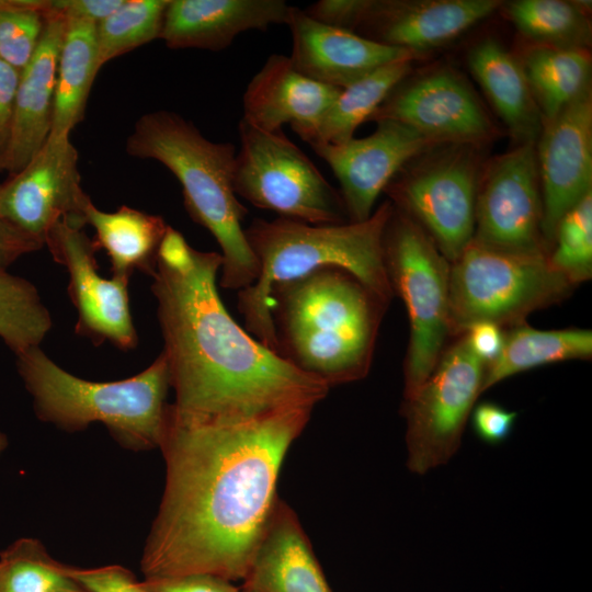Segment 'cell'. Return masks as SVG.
Masks as SVG:
<instances>
[{
  "mask_svg": "<svg viewBox=\"0 0 592 592\" xmlns=\"http://www.w3.org/2000/svg\"><path fill=\"white\" fill-rule=\"evenodd\" d=\"M413 59L395 61L341 89L315 129L304 139L314 144H342L369 119L392 90L411 72Z\"/></svg>",
  "mask_w": 592,
  "mask_h": 592,
  "instance_id": "29",
  "label": "cell"
},
{
  "mask_svg": "<svg viewBox=\"0 0 592 592\" xmlns=\"http://www.w3.org/2000/svg\"><path fill=\"white\" fill-rule=\"evenodd\" d=\"M7 446V437L3 433L0 432V454Z\"/></svg>",
  "mask_w": 592,
  "mask_h": 592,
  "instance_id": "44",
  "label": "cell"
},
{
  "mask_svg": "<svg viewBox=\"0 0 592 592\" xmlns=\"http://www.w3.org/2000/svg\"><path fill=\"white\" fill-rule=\"evenodd\" d=\"M45 246L68 272V294L78 312L76 332L96 345L109 341L121 350L135 349L138 335L129 308V278L101 276L93 241L83 227L65 218L49 229Z\"/></svg>",
  "mask_w": 592,
  "mask_h": 592,
  "instance_id": "14",
  "label": "cell"
},
{
  "mask_svg": "<svg viewBox=\"0 0 592 592\" xmlns=\"http://www.w3.org/2000/svg\"><path fill=\"white\" fill-rule=\"evenodd\" d=\"M473 428L476 435L488 444H499L509 437L517 413L485 401L473 409Z\"/></svg>",
  "mask_w": 592,
  "mask_h": 592,
  "instance_id": "38",
  "label": "cell"
},
{
  "mask_svg": "<svg viewBox=\"0 0 592 592\" xmlns=\"http://www.w3.org/2000/svg\"><path fill=\"white\" fill-rule=\"evenodd\" d=\"M406 164L385 192L392 205L418 223L453 263L475 235L480 164L470 145H442Z\"/></svg>",
  "mask_w": 592,
  "mask_h": 592,
  "instance_id": "10",
  "label": "cell"
},
{
  "mask_svg": "<svg viewBox=\"0 0 592 592\" xmlns=\"http://www.w3.org/2000/svg\"><path fill=\"white\" fill-rule=\"evenodd\" d=\"M43 247V243L0 218V269L5 270L20 257Z\"/></svg>",
  "mask_w": 592,
  "mask_h": 592,
  "instance_id": "43",
  "label": "cell"
},
{
  "mask_svg": "<svg viewBox=\"0 0 592 592\" xmlns=\"http://www.w3.org/2000/svg\"><path fill=\"white\" fill-rule=\"evenodd\" d=\"M283 0H169L160 39L171 49L221 50L239 34L287 24Z\"/></svg>",
  "mask_w": 592,
  "mask_h": 592,
  "instance_id": "22",
  "label": "cell"
},
{
  "mask_svg": "<svg viewBox=\"0 0 592 592\" xmlns=\"http://www.w3.org/2000/svg\"><path fill=\"white\" fill-rule=\"evenodd\" d=\"M591 2L565 0H515L506 13L516 30L537 46L588 49Z\"/></svg>",
  "mask_w": 592,
  "mask_h": 592,
  "instance_id": "30",
  "label": "cell"
},
{
  "mask_svg": "<svg viewBox=\"0 0 592 592\" xmlns=\"http://www.w3.org/2000/svg\"><path fill=\"white\" fill-rule=\"evenodd\" d=\"M392 208V203L385 201L368 219L340 225H311L284 217L253 219L244 235L260 272L252 285L238 292L237 300L248 332L276 353L272 289L323 266L350 272L390 303L394 293L385 269L383 238Z\"/></svg>",
  "mask_w": 592,
  "mask_h": 592,
  "instance_id": "4",
  "label": "cell"
},
{
  "mask_svg": "<svg viewBox=\"0 0 592 592\" xmlns=\"http://www.w3.org/2000/svg\"><path fill=\"white\" fill-rule=\"evenodd\" d=\"M141 583L149 592H240L231 581L210 574L145 579Z\"/></svg>",
  "mask_w": 592,
  "mask_h": 592,
  "instance_id": "39",
  "label": "cell"
},
{
  "mask_svg": "<svg viewBox=\"0 0 592 592\" xmlns=\"http://www.w3.org/2000/svg\"><path fill=\"white\" fill-rule=\"evenodd\" d=\"M389 303L350 272L323 266L276 285V353L330 388L367 376Z\"/></svg>",
  "mask_w": 592,
  "mask_h": 592,
  "instance_id": "3",
  "label": "cell"
},
{
  "mask_svg": "<svg viewBox=\"0 0 592 592\" xmlns=\"http://www.w3.org/2000/svg\"><path fill=\"white\" fill-rule=\"evenodd\" d=\"M500 4L498 0H369L355 33L419 56L458 37Z\"/></svg>",
  "mask_w": 592,
  "mask_h": 592,
  "instance_id": "18",
  "label": "cell"
},
{
  "mask_svg": "<svg viewBox=\"0 0 592 592\" xmlns=\"http://www.w3.org/2000/svg\"><path fill=\"white\" fill-rule=\"evenodd\" d=\"M486 366L463 333L444 349L419 389L403 399L407 465L412 473L423 475L455 455L467 419L482 394Z\"/></svg>",
  "mask_w": 592,
  "mask_h": 592,
  "instance_id": "11",
  "label": "cell"
},
{
  "mask_svg": "<svg viewBox=\"0 0 592 592\" xmlns=\"http://www.w3.org/2000/svg\"><path fill=\"white\" fill-rule=\"evenodd\" d=\"M242 587L253 592H332L296 513L280 499Z\"/></svg>",
  "mask_w": 592,
  "mask_h": 592,
  "instance_id": "23",
  "label": "cell"
},
{
  "mask_svg": "<svg viewBox=\"0 0 592 592\" xmlns=\"http://www.w3.org/2000/svg\"><path fill=\"white\" fill-rule=\"evenodd\" d=\"M124 0H55L50 8L66 19L84 20L99 24L117 10Z\"/></svg>",
  "mask_w": 592,
  "mask_h": 592,
  "instance_id": "41",
  "label": "cell"
},
{
  "mask_svg": "<svg viewBox=\"0 0 592 592\" xmlns=\"http://www.w3.org/2000/svg\"><path fill=\"white\" fill-rule=\"evenodd\" d=\"M89 198L69 135H49L21 170L0 184V218L45 246L49 229L64 218L84 227L82 208Z\"/></svg>",
  "mask_w": 592,
  "mask_h": 592,
  "instance_id": "13",
  "label": "cell"
},
{
  "mask_svg": "<svg viewBox=\"0 0 592 592\" xmlns=\"http://www.w3.org/2000/svg\"><path fill=\"white\" fill-rule=\"evenodd\" d=\"M542 234L550 251L563 215L592 192V99L584 94L543 124L536 140Z\"/></svg>",
  "mask_w": 592,
  "mask_h": 592,
  "instance_id": "17",
  "label": "cell"
},
{
  "mask_svg": "<svg viewBox=\"0 0 592 592\" xmlns=\"http://www.w3.org/2000/svg\"><path fill=\"white\" fill-rule=\"evenodd\" d=\"M363 138L342 144H314L311 149L331 168L341 186L349 223H362L373 214L375 202L397 173L437 145L408 125L377 121Z\"/></svg>",
  "mask_w": 592,
  "mask_h": 592,
  "instance_id": "16",
  "label": "cell"
},
{
  "mask_svg": "<svg viewBox=\"0 0 592 592\" xmlns=\"http://www.w3.org/2000/svg\"><path fill=\"white\" fill-rule=\"evenodd\" d=\"M464 333L471 351L486 365L499 356L504 341L503 328L490 322H478Z\"/></svg>",
  "mask_w": 592,
  "mask_h": 592,
  "instance_id": "42",
  "label": "cell"
},
{
  "mask_svg": "<svg viewBox=\"0 0 592 592\" xmlns=\"http://www.w3.org/2000/svg\"><path fill=\"white\" fill-rule=\"evenodd\" d=\"M126 152L159 161L178 179L190 217L220 247V286L240 291L252 285L260 266L242 227L248 209L234 190L236 147L212 141L191 121L159 110L137 119Z\"/></svg>",
  "mask_w": 592,
  "mask_h": 592,
  "instance_id": "5",
  "label": "cell"
},
{
  "mask_svg": "<svg viewBox=\"0 0 592 592\" xmlns=\"http://www.w3.org/2000/svg\"><path fill=\"white\" fill-rule=\"evenodd\" d=\"M240 592H253V591H251V590H249V589H246V588H243V587L241 585Z\"/></svg>",
  "mask_w": 592,
  "mask_h": 592,
  "instance_id": "45",
  "label": "cell"
},
{
  "mask_svg": "<svg viewBox=\"0 0 592 592\" xmlns=\"http://www.w3.org/2000/svg\"><path fill=\"white\" fill-rule=\"evenodd\" d=\"M591 355L589 329L539 330L526 323L509 328L499 356L486 366L482 392L524 371L555 362L589 360Z\"/></svg>",
  "mask_w": 592,
  "mask_h": 592,
  "instance_id": "27",
  "label": "cell"
},
{
  "mask_svg": "<svg viewBox=\"0 0 592 592\" xmlns=\"http://www.w3.org/2000/svg\"><path fill=\"white\" fill-rule=\"evenodd\" d=\"M0 566V592H87L62 571V566L33 553L26 543L7 551Z\"/></svg>",
  "mask_w": 592,
  "mask_h": 592,
  "instance_id": "35",
  "label": "cell"
},
{
  "mask_svg": "<svg viewBox=\"0 0 592 592\" xmlns=\"http://www.w3.org/2000/svg\"><path fill=\"white\" fill-rule=\"evenodd\" d=\"M169 0H124L96 25L99 70L110 60L160 38Z\"/></svg>",
  "mask_w": 592,
  "mask_h": 592,
  "instance_id": "32",
  "label": "cell"
},
{
  "mask_svg": "<svg viewBox=\"0 0 592 592\" xmlns=\"http://www.w3.org/2000/svg\"><path fill=\"white\" fill-rule=\"evenodd\" d=\"M62 571L87 592H149L141 582L121 567L76 569L62 567Z\"/></svg>",
  "mask_w": 592,
  "mask_h": 592,
  "instance_id": "36",
  "label": "cell"
},
{
  "mask_svg": "<svg viewBox=\"0 0 592 592\" xmlns=\"http://www.w3.org/2000/svg\"><path fill=\"white\" fill-rule=\"evenodd\" d=\"M536 143L517 144L480 173L474 240L492 249L548 254L543 239V200Z\"/></svg>",
  "mask_w": 592,
  "mask_h": 592,
  "instance_id": "12",
  "label": "cell"
},
{
  "mask_svg": "<svg viewBox=\"0 0 592 592\" xmlns=\"http://www.w3.org/2000/svg\"><path fill=\"white\" fill-rule=\"evenodd\" d=\"M543 124L591 92L588 49L533 45L519 59Z\"/></svg>",
  "mask_w": 592,
  "mask_h": 592,
  "instance_id": "26",
  "label": "cell"
},
{
  "mask_svg": "<svg viewBox=\"0 0 592 592\" xmlns=\"http://www.w3.org/2000/svg\"><path fill=\"white\" fill-rule=\"evenodd\" d=\"M52 328V317L36 287L0 269V338L15 353L38 346Z\"/></svg>",
  "mask_w": 592,
  "mask_h": 592,
  "instance_id": "31",
  "label": "cell"
},
{
  "mask_svg": "<svg viewBox=\"0 0 592 592\" xmlns=\"http://www.w3.org/2000/svg\"><path fill=\"white\" fill-rule=\"evenodd\" d=\"M383 253L392 293L405 303L410 325L406 399L431 375L451 337V263L428 232L395 206L384 231Z\"/></svg>",
  "mask_w": 592,
  "mask_h": 592,
  "instance_id": "8",
  "label": "cell"
},
{
  "mask_svg": "<svg viewBox=\"0 0 592 592\" xmlns=\"http://www.w3.org/2000/svg\"><path fill=\"white\" fill-rule=\"evenodd\" d=\"M66 20L50 8L37 49L20 72L8 148L0 161L1 171L19 172L47 140L53 122L59 54Z\"/></svg>",
  "mask_w": 592,
  "mask_h": 592,
  "instance_id": "20",
  "label": "cell"
},
{
  "mask_svg": "<svg viewBox=\"0 0 592 592\" xmlns=\"http://www.w3.org/2000/svg\"><path fill=\"white\" fill-rule=\"evenodd\" d=\"M574 287L551 266L548 254L497 250L473 239L451 263V337L478 322L501 328L525 323L528 315L565 300Z\"/></svg>",
  "mask_w": 592,
  "mask_h": 592,
  "instance_id": "7",
  "label": "cell"
},
{
  "mask_svg": "<svg viewBox=\"0 0 592 592\" xmlns=\"http://www.w3.org/2000/svg\"><path fill=\"white\" fill-rule=\"evenodd\" d=\"M16 367L37 415L64 429L101 422L136 447L160 446L170 386L161 354L145 371L116 382H91L58 366L38 346L15 353Z\"/></svg>",
  "mask_w": 592,
  "mask_h": 592,
  "instance_id": "6",
  "label": "cell"
},
{
  "mask_svg": "<svg viewBox=\"0 0 592 592\" xmlns=\"http://www.w3.org/2000/svg\"><path fill=\"white\" fill-rule=\"evenodd\" d=\"M48 1L0 0V60L22 71L39 44Z\"/></svg>",
  "mask_w": 592,
  "mask_h": 592,
  "instance_id": "34",
  "label": "cell"
},
{
  "mask_svg": "<svg viewBox=\"0 0 592 592\" xmlns=\"http://www.w3.org/2000/svg\"><path fill=\"white\" fill-rule=\"evenodd\" d=\"M467 60L512 138L517 144L536 143L543 119L519 59L490 37L477 43Z\"/></svg>",
  "mask_w": 592,
  "mask_h": 592,
  "instance_id": "24",
  "label": "cell"
},
{
  "mask_svg": "<svg viewBox=\"0 0 592 592\" xmlns=\"http://www.w3.org/2000/svg\"><path fill=\"white\" fill-rule=\"evenodd\" d=\"M20 72L0 60V161L8 148L11 136Z\"/></svg>",
  "mask_w": 592,
  "mask_h": 592,
  "instance_id": "40",
  "label": "cell"
},
{
  "mask_svg": "<svg viewBox=\"0 0 592 592\" xmlns=\"http://www.w3.org/2000/svg\"><path fill=\"white\" fill-rule=\"evenodd\" d=\"M286 25L292 33L289 58L295 68L315 81L340 89L379 67L418 56L355 32L322 24L293 5Z\"/></svg>",
  "mask_w": 592,
  "mask_h": 592,
  "instance_id": "19",
  "label": "cell"
},
{
  "mask_svg": "<svg viewBox=\"0 0 592 592\" xmlns=\"http://www.w3.org/2000/svg\"><path fill=\"white\" fill-rule=\"evenodd\" d=\"M82 220L84 226L94 228V248L105 250L113 276L129 278L135 270L151 276L169 226L161 216L126 205L107 213L89 198L82 208Z\"/></svg>",
  "mask_w": 592,
  "mask_h": 592,
  "instance_id": "25",
  "label": "cell"
},
{
  "mask_svg": "<svg viewBox=\"0 0 592 592\" xmlns=\"http://www.w3.org/2000/svg\"><path fill=\"white\" fill-rule=\"evenodd\" d=\"M0 581H1V566H0Z\"/></svg>",
  "mask_w": 592,
  "mask_h": 592,
  "instance_id": "46",
  "label": "cell"
},
{
  "mask_svg": "<svg viewBox=\"0 0 592 592\" xmlns=\"http://www.w3.org/2000/svg\"><path fill=\"white\" fill-rule=\"evenodd\" d=\"M0 171H1V169H0Z\"/></svg>",
  "mask_w": 592,
  "mask_h": 592,
  "instance_id": "47",
  "label": "cell"
},
{
  "mask_svg": "<svg viewBox=\"0 0 592 592\" xmlns=\"http://www.w3.org/2000/svg\"><path fill=\"white\" fill-rule=\"evenodd\" d=\"M548 261L573 286L592 276V192L557 225Z\"/></svg>",
  "mask_w": 592,
  "mask_h": 592,
  "instance_id": "33",
  "label": "cell"
},
{
  "mask_svg": "<svg viewBox=\"0 0 592 592\" xmlns=\"http://www.w3.org/2000/svg\"><path fill=\"white\" fill-rule=\"evenodd\" d=\"M59 54L50 134L70 135L84 116L93 80L99 72L95 23L66 19Z\"/></svg>",
  "mask_w": 592,
  "mask_h": 592,
  "instance_id": "28",
  "label": "cell"
},
{
  "mask_svg": "<svg viewBox=\"0 0 592 592\" xmlns=\"http://www.w3.org/2000/svg\"><path fill=\"white\" fill-rule=\"evenodd\" d=\"M405 80L371 121L403 123L437 145L477 146L493 136V125L481 103L456 71L443 67Z\"/></svg>",
  "mask_w": 592,
  "mask_h": 592,
  "instance_id": "15",
  "label": "cell"
},
{
  "mask_svg": "<svg viewBox=\"0 0 592 592\" xmlns=\"http://www.w3.org/2000/svg\"><path fill=\"white\" fill-rule=\"evenodd\" d=\"M368 5L369 0H320L304 11L322 24L356 32Z\"/></svg>",
  "mask_w": 592,
  "mask_h": 592,
  "instance_id": "37",
  "label": "cell"
},
{
  "mask_svg": "<svg viewBox=\"0 0 592 592\" xmlns=\"http://www.w3.org/2000/svg\"><path fill=\"white\" fill-rule=\"evenodd\" d=\"M223 258L168 226L151 291L177 410L241 421L311 409L330 387L294 367L232 319L217 289Z\"/></svg>",
  "mask_w": 592,
  "mask_h": 592,
  "instance_id": "2",
  "label": "cell"
},
{
  "mask_svg": "<svg viewBox=\"0 0 592 592\" xmlns=\"http://www.w3.org/2000/svg\"><path fill=\"white\" fill-rule=\"evenodd\" d=\"M340 91L303 75L289 57L273 54L244 91L242 118L265 132L281 130L289 124L304 140Z\"/></svg>",
  "mask_w": 592,
  "mask_h": 592,
  "instance_id": "21",
  "label": "cell"
},
{
  "mask_svg": "<svg viewBox=\"0 0 592 592\" xmlns=\"http://www.w3.org/2000/svg\"><path fill=\"white\" fill-rule=\"evenodd\" d=\"M311 412L226 421L168 405L159 446L166 486L141 558L146 579L243 581L278 500L284 458Z\"/></svg>",
  "mask_w": 592,
  "mask_h": 592,
  "instance_id": "1",
  "label": "cell"
},
{
  "mask_svg": "<svg viewBox=\"0 0 592 592\" xmlns=\"http://www.w3.org/2000/svg\"><path fill=\"white\" fill-rule=\"evenodd\" d=\"M234 190L258 208L311 225L349 223L341 195L284 132H265L243 118Z\"/></svg>",
  "mask_w": 592,
  "mask_h": 592,
  "instance_id": "9",
  "label": "cell"
}]
</instances>
